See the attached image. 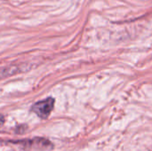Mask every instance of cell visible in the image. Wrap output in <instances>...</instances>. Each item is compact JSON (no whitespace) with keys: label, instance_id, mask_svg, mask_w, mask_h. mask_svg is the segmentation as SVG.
Returning <instances> with one entry per match:
<instances>
[{"label":"cell","instance_id":"obj_1","mask_svg":"<svg viewBox=\"0 0 152 151\" xmlns=\"http://www.w3.org/2000/svg\"><path fill=\"white\" fill-rule=\"evenodd\" d=\"M54 107V99L53 98H46L43 101L36 102L31 107V111L34 112L37 117L42 119H46L51 112L53 111Z\"/></svg>","mask_w":152,"mask_h":151},{"label":"cell","instance_id":"obj_2","mask_svg":"<svg viewBox=\"0 0 152 151\" xmlns=\"http://www.w3.org/2000/svg\"><path fill=\"white\" fill-rule=\"evenodd\" d=\"M13 143L20 144L23 149L27 150H46L53 147L51 142L43 138H35L30 140H24L19 142H12Z\"/></svg>","mask_w":152,"mask_h":151},{"label":"cell","instance_id":"obj_3","mask_svg":"<svg viewBox=\"0 0 152 151\" xmlns=\"http://www.w3.org/2000/svg\"><path fill=\"white\" fill-rule=\"evenodd\" d=\"M4 117L3 115H0V127L4 125Z\"/></svg>","mask_w":152,"mask_h":151}]
</instances>
